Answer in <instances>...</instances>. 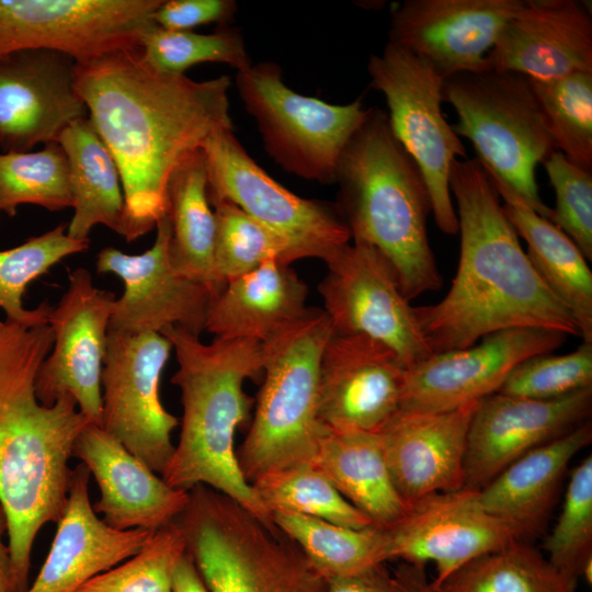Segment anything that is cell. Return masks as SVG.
Masks as SVG:
<instances>
[{"mask_svg": "<svg viewBox=\"0 0 592 592\" xmlns=\"http://www.w3.org/2000/svg\"><path fill=\"white\" fill-rule=\"evenodd\" d=\"M73 456L94 477L100 498L92 508L112 528L156 532L174 522L187 505L189 491L169 486L95 423L81 430Z\"/></svg>", "mask_w": 592, "mask_h": 592, "instance_id": "24", "label": "cell"}, {"mask_svg": "<svg viewBox=\"0 0 592 592\" xmlns=\"http://www.w3.org/2000/svg\"><path fill=\"white\" fill-rule=\"evenodd\" d=\"M334 183L339 186L335 206L351 240L384 254L409 301L441 288L426 229L432 214L429 190L394 134L387 112L367 109L340 156Z\"/></svg>", "mask_w": 592, "mask_h": 592, "instance_id": "4", "label": "cell"}, {"mask_svg": "<svg viewBox=\"0 0 592 592\" xmlns=\"http://www.w3.org/2000/svg\"><path fill=\"white\" fill-rule=\"evenodd\" d=\"M312 464L375 526L389 527L408 510L392 483L377 433L325 428Z\"/></svg>", "mask_w": 592, "mask_h": 592, "instance_id": "31", "label": "cell"}, {"mask_svg": "<svg viewBox=\"0 0 592 592\" xmlns=\"http://www.w3.org/2000/svg\"><path fill=\"white\" fill-rule=\"evenodd\" d=\"M166 202L171 225V264L181 275L204 285L213 300L225 283L215 269L216 223L207 195L202 149L191 153L173 170L166 189Z\"/></svg>", "mask_w": 592, "mask_h": 592, "instance_id": "32", "label": "cell"}, {"mask_svg": "<svg viewBox=\"0 0 592 592\" xmlns=\"http://www.w3.org/2000/svg\"><path fill=\"white\" fill-rule=\"evenodd\" d=\"M307 296L306 283L288 264L267 261L225 284L210 303L205 331L263 343L304 315Z\"/></svg>", "mask_w": 592, "mask_h": 592, "instance_id": "28", "label": "cell"}, {"mask_svg": "<svg viewBox=\"0 0 592 592\" xmlns=\"http://www.w3.org/2000/svg\"><path fill=\"white\" fill-rule=\"evenodd\" d=\"M228 76L196 81L151 67L138 46L77 61L75 87L122 179L125 240L166 214L173 170L215 132L232 128Z\"/></svg>", "mask_w": 592, "mask_h": 592, "instance_id": "1", "label": "cell"}, {"mask_svg": "<svg viewBox=\"0 0 592 592\" xmlns=\"http://www.w3.org/2000/svg\"><path fill=\"white\" fill-rule=\"evenodd\" d=\"M326 592H402L386 563L327 579Z\"/></svg>", "mask_w": 592, "mask_h": 592, "instance_id": "46", "label": "cell"}, {"mask_svg": "<svg viewBox=\"0 0 592 592\" xmlns=\"http://www.w3.org/2000/svg\"><path fill=\"white\" fill-rule=\"evenodd\" d=\"M77 60L54 49H22L0 57V151L27 152L57 141L88 117L75 87Z\"/></svg>", "mask_w": 592, "mask_h": 592, "instance_id": "21", "label": "cell"}, {"mask_svg": "<svg viewBox=\"0 0 592 592\" xmlns=\"http://www.w3.org/2000/svg\"><path fill=\"white\" fill-rule=\"evenodd\" d=\"M69 163L73 215L67 235L88 240L96 225L127 236L122 179L117 164L88 117L69 124L59 135Z\"/></svg>", "mask_w": 592, "mask_h": 592, "instance_id": "30", "label": "cell"}, {"mask_svg": "<svg viewBox=\"0 0 592 592\" xmlns=\"http://www.w3.org/2000/svg\"><path fill=\"white\" fill-rule=\"evenodd\" d=\"M138 47L155 69L184 75L190 67L205 61L224 62L237 71L251 65L241 32L228 25L212 34L167 30L152 24L141 35Z\"/></svg>", "mask_w": 592, "mask_h": 592, "instance_id": "40", "label": "cell"}, {"mask_svg": "<svg viewBox=\"0 0 592 592\" xmlns=\"http://www.w3.org/2000/svg\"><path fill=\"white\" fill-rule=\"evenodd\" d=\"M318 286L332 331L363 334L394 350L406 368L432 354L390 262L375 247L352 241L325 261Z\"/></svg>", "mask_w": 592, "mask_h": 592, "instance_id": "12", "label": "cell"}, {"mask_svg": "<svg viewBox=\"0 0 592 592\" xmlns=\"http://www.w3.org/2000/svg\"><path fill=\"white\" fill-rule=\"evenodd\" d=\"M443 101L457 114L453 130L471 143L483 169L550 220L536 168L556 148L530 78L493 69L455 73L444 79Z\"/></svg>", "mask_w": 592, "mask_h": 592, "instance_id": "8", "label": "cell"}, {"mask_svg": "<svg viewBox=\"0 0 592 592\" xmlns=\"http://www.w3.org/2000/svg\"><path fill=\"white\" fill-rule=\"evenodd\" d=\"M21 204L72 208L69 163L57 141L34 152L0 151V212L14 216Z\"/></svg>", "mask_w": 592, "mask_h": 592, "instance_id": "37", "label": "cell"}, {"mask_svg": "<svg viewBox=\"0 0 592 592\" xmlns=\"http://www.w3.org/2000/svg\"><path fill=\"white\" fill-rule=\"evenodd\" d=\"M236 87L267 155L283 170L334 183L340 156L367 114L361 100L338 105L303 95L284 83L273 61L237 71Z\"/></svg>", "mask_w": 592, "mask_h": 592, "instance_id": "9", "label": "cell"}, {"mask_svg": "<svg viewBox=\"0 0 592 592\" xmlns=\"http://www.w3.org/2000/svg\"><path fill=\"white\" fill-rule=\"evenodd\" d=\"M392 574L402 592H437L432 588L423 565L401 561Z\"/></svg>", "mask_w": 592, "mask_h": 592, "instance_id": "48", "label": "cell"}, {"mask_svg": "<svg viewBox=\"0 0 592 592\" xmlns=\"http://www.w3.org/2000/svg\"><path fill=\"white\" fill-rule=\"evenodd\" d=\"M367 72L371 87L385 96L394 134L422 172L436 226L456 235L449 174L466 149L442 112L444 78L426 60L388 42L371 55Z\"/></svg>", "mask_w": 592, "mask_h": 592, "instance_id": "10", "label": "cell"}, {"mask_svg": "<svg viewBox=\"0 0 592 592\" xmlns=\"http://www.w3.org/2000/svg\"><path fill=\"white\" fill-rule=\"evenodd\" d=\"M449 189L457 205L460 253L449 291L414 314L432 353L467 348L511 328L579 335L569 310L531 264L480 162L456 159Z\"/></svg>", "mask_w": 592, "mask_h": 592, "instance_id": "2", "label": "cell"}, {"mask_svg": "<svg viewBox=\"0 0 592 592\" xmlns=\"http://www.w3.org/2000/svg\"><path fill=\"white\" fill-rule=\"evenodd\" d=\"M384 530L391 559L434 563V590L471 560L523 540L512 523L483 508L478 490L465 487L417 500L400 520Z\"/></svg>", "mask_w": 592, "mask_h": 592, "instance_id": "16", "label": "cell"}, {"mask_svg": "<svg viewBox=\"0 0 592 592\" xmlns=\"http://www.w3.org/2000/svg\"><path fill=\"white\" fill-rule=\"evenodd\" d=\"M567 337L545 328H511L478 344L432 353L407 369L399 409L439 412L480 401L498 392L520 363L553 352Z\"/></svg>", "mask_w": 592, "mask_h": 592, "instance_id": "17", "label": "cell"}, {"mask_svg": "<svg viewBox=\"0 0 592 592\" xmlns=\"http://www.w3.org/2000/svg\"><path fill=\"white\" fill-rule=\"evenodd\" d=\"M209 203L227 201L278 232L301 258L329 259L351 242L335 204L304 198L270 177L247 152L232 128L212 134L203 144Z\"/></svg>", "mask_w": 592, "mask_h": 592, "instance_id": "11", "label": "cell"}, {"mask_svg": "<svg viewBox=\"0 0 592 592\" xmlns=\"http://www.w3.org/2000/svg\"><path fill=\"white\" fill-rule=\"evenodd\" d=\"M530 81L555 148L592 170V71Z\"/></svg>", "mask_w": 592, "mask_h": 592, "instance_id": "38", "label": "cell"}, {"mask_svg": "<svg viewBox=\"0 0 592 592\" xmlns=\"http://www.w3.org/2000/svg\"><path fill=\"white\" fill-rule=\"evenodd\" d=\"M478 402L439 412L399 409L377 432L392 483L408 506L465 487L467 437Z\"/></svg>", "mask_w": 592, "mask_h": 592, "instance_id": "23", "label": "cell"}, {"mask_svg": "<svg viewBox=\"0 0 592 592\" xmlns=\"http://www.w3.org/2000/svg\"><path fill=\"white\" fill-rule=\"evenodd\" d=\"M162 0H0V57L54 49L77 61L138 46Z\"/></svg>", "mask_w": 592, "mask_h": 592, "instance_id": "14", "label": "cell"}, {"mask_svg": "<svg viewBox=\"0 0 592 592\" xmlns=\"http://www.w3.org/2000/svg\"><path fill=\"white\" fill-rule=\"evenodd\" d=\"M90 476L82 463L73 469L66 510L50 549L23 592H76L96 574L136 555L152 535L145 530L118 531L106 525L90 502Z\"/></svg>", "mask_w": 592, "mask_h": 592, "instance_id": "26", "label": "cell"}, {"mask_svg": "<svg viewBox=\"0 0 592 592\" xmlns=\"http://www.w3.org/2000/svg\"><path fill=\"white\" fill-rule=\"evenodd\" d=\"M236 11L234 0H162L152 13V21L162 29L190 31L208 23L227 25Z\"/></svg>", "mask_w": 592, "mask_h": 592, "instance_id": "45", "label": "cell"}, {"mask_svg": "<svg viewBox=\"0 0 592 592\" xmlns=\"http://www.w3.org/2000/svg\"><path fill=\"white\" fill-rule=\"evenodd\" d=\"M186 550L177 520L153 532L125 561L96 574L76 592H172V572Z\"/></svg>", "mask_w": 592, "mask_h": 592, "instance_id": "42", "label": "cell"}, {"mask_svg": "<svg viewBox=\"0 0 592 592\" xmlns=\"http://www.w3.org/2000/svg\"><path fill=\"white\" fill-rule=\"evenodd\" d=\"M160 333L175 353L179 367L171 383L179 387L183 407L179 442L161 477L185 491L207 486L274 525L235 451L236 431L251 408L243 384L263 373L262 343L215 338L206 344L179 327Z\"/></svg>", "mask_w": 592, "mask_h": 592, "instance_id": "3", "label": "cell"}, {"mask_svg": "<svg viewBox=\"0 0 592 592\" xmlns=\"http://www.w3.org/2000/svg\"><path fill=\"white\" fill-rule=\"evenodd\" d=\"M487 69L551 79L592 71V20L574 0H523L486 57Z\"/></svg>", "mask_w": 592, "mask_h": 592, "instance_id": "25", "label": "cell"}, {"mask_svg": "<svg viewBox=\"0 0 592 592\" xmlns=\"http://www.w3.org/2000/svg\"><path fill=\"white\" fill-rule=\"evenodd\" d=\"M547 560L562 574L578 581L592 559V456L571 471L561 512L544 543Z\"/></svg>", "mask_w": 592, "mask_h": 592, "instance_id": "41", "label": "cell"}, {"mask_svg": "<svg viewBox=\"0 0 592 592\" xmlns=\"http://www.w3.org/2000/svg\"><path fill=\"white\" fill-rule=\"evenodd\" d=\"M212 206L216 223L215 269L225 284L267 261L289 265L303 259L289 240L235 204L223 201Z\"/></svg>", "mask_w": 592, "mask_h": 592, "instance_id": "39", "label": "cell"}, {"mask_svg": "<svg viewBox=\"0 0 592 592\" xmlns=\"http://www.w3.org/2000/svg\"><path fill=\"white\" fill-rule=\"evenodd\" d=\"M523 0H406L391 13L388 43L426 60L445 79L487 69L486 57Z\"/></svg>", "mask_w": 592, "mask_h": 592, "instance_id": "22", "label": "cell"}, {"mask_svg": "<svg viewBox=\"0 0 592 592\" xmlns=\"http://www.w3.org/2000/svg\"><path fill=\"white\" fill-rule=\"evenodd\" d=\"M578 581L559 572L532 544L515 540L451 574L437 592H576Z\"/></svg>", "mask_w": 592, "mask_h": 592, "instance_id": "34", "label": "cell"}, {"mask_svg": "<svg viewBox=\"0 0 592 592\" xmlns=\"http://www.w3.org/2000/svg\"><path fill=\"white\" fill-rule=\"evenodd\" d=\"M592 387V343L561 355L538 354L520 363L498 392L548 400Z\"/></svg>", "mask_w": 592, "mask_h": 592, "instance_id": "43", "label": "cell"}, {"mask_svg": "<svg viewBox=\"0 0 592 592\" xmlns=\"http://www.w3.org/2000/svg\"><path fill=\"white\" fill-rule=\"evenodd\" d=\"M4 535H8V523L0 506V592H16L10 548L4 543Z\"/></svg>", "mask_w": 592, "mask_h": 592, "instance_id": "49", "label": "cell"}, {"mask_svg": "<svg viewBox=\"0 0 592 592\" xmlns=\"http://www.w3.org/2000/svg\"><path fill=\"white\" fill-rule=\"evenodd\" d=\"M251 485L270 514L284 511L352 528L375 526L314 464L267 474Z\"/></svg>", "mask_w": 592, "mask_h": 592, "instance_id": "36", "label": "cell"}, {"mask_svg": "<svg viewBox=\"0 0 592 592\" xmlns=\"http://www.w3.org/2000/svg\"><path fill=\"white\" fill-rule=\"evenodd\" d=\"M271 520L326 580L391 560L387 533L378 526L352 528L284 511L272 512Z\"/></svg>", "mask_w": 592, "mask_h": 592, "instance_id": "33", "label": "cell"}, {"mask_svg": "<svg viewBox=\"0 0 592 592\" xmlns=\"http://www.w3.org/2000/svg\"><path fill=\"white\" fill-rule=\"evenodd\" d=\"M485 171L504 201L506 218L527 243L525 253L531 264L569 310L583 342L592 343V272L587 259L561 229L538 215L501 179Z\"/></svg>", "mask_w": 592, "mask_h": 592, "instance_id": "29", "label": "cell"}, {"mask_svg": "<svg viewBox=\"0 0 592 592\" xmlns=\"http://www.w3.org/2000/svg\"><path fill=\"white\" fill-rule=\"evenodd\" d=\"M153 244L140 254H127L113 247L98 253L96 271L115 274L124 283L109 331L160 333L168 327H179L200 337L205 331L212 295L204 285L172 266L167 214L158 219Z\"/></svg>", "mask_w": 592, "mask_h": 592, "instance_id": "18", "label": "cell"}, {"mask_svg": "<svg viewBox=\"0 0 592 592\" xmlns=\"http://www.w3.org/2000/svg\"><path fill=\"white\" fill-rule=\"evenodd\" d=\"M115 300L114 293L94 285L87 269L69 274L68 287L48 316L54 343L35 379L41 405L50 407L70 395L88 421L100 425L101 375Z\"/></svg>", "mask_w": 592, "mask_h": 592, "instance_id": "15", "label": "cell"}, {"mask_svg": "<svg viewBox=\"0 0 592 592\" xmlns=\"http://www.w3.org/2000/svg\"><path fill=\"white\" fill-rule=\"evenodd\" d=\"M406 373L383 342L332 331L319 364L320 423L333 431L379 432L400 408Z\"/></svg>", "mask_w": 592, "mask_h": 592, "instance_id": "19", "label": "cell"}, {"mask_svg": "<svg viewBox=\"0 0 592 592\" xmlns=\"http://www.w3.org/2000/svg\"><path fill=\"white\" fill-rule=\"evenodd\" d=\"M171 351L161 333L109 331L101 375L100 426L160 475L174 451L171 433L179 423L159 397Z\"/></svg>", "mask_w": 592, "mask_h": 592, "instance_id": "13", "label": "cell"}, {"mask_svg": "<svg viewBox=\"0 0 592 592\" xmlns=\"http://www.w3.org/2000/svg\"><path fill=\"white\" fill-rule=\"evenodd\" d=\"M331 333L323 309L308 307L262 343L264 379L237 452L250 483L314 463L325 431L318 417L319 364Z\"/></svg>", "mask_w": 592, "mask_h": 592, "instance_id": "6", "label": "cell"}, {"mask_svg": "<svg viewBox=\"0 0 592 592\" xmlns=\"http://www.w3.org/2000/svg\"><path fill=\"white\" fill-rule=\"evenodd\" d=\"M556 194L550 221L592 260V170L554 150L542 162Z\"/></svg>", "mask_w": 592, "mask_h": 592, "instance_id": "44", "label": "cell"}, {"mask_svg": "<svg viewBox=\"0 0 592 592\" xmlns=\"http://www.w3.org/2000/svg\"><path fill=\"white\" fill-rule=\"evenodd\" d=\"M592 387L538 400L494 392L473 414L465 456V488L481 490L530 451L590 420Z\"/></svg>", "mask_w": 592, "mask_h": 592, "instance_id": "20", "label": "cell"}, {"mask_svg": "<svg viewBox=\"0 0 592 592\" xmlns=\"http://www.w3.org/2000/svg\"><path fill=\"white\" fill-rule=\"evenodd\" d=\"M172 592H210L187 550L179 558L173 568Z\"/></svg>", "mask_w": 592, "mask_h": 592, "instance_id": "47", "label": "cell"}, {"mask_svg": "<svg viewBox=\"0 0 592 592\" xmlns=\"http://www.w3.org/2000/svg\"><path fill=\"white\" fill-rule=\"evenodd\" d=\"M179 525L210 592H326L327 580L274 525L229 497H195Z\"/></svg>", "mask_w": 592, "mask_h": 592, "instance_id": "7", "label": "cell"}, {"mask_svg": "<svg viewBox=\"0 0 592 592\" xmlns=\"http://www.w3.org/2000/svg\"><path fill=\"white\" fill-rule=\"evenodd\" d=\"M592 442V423L540 445L479 491L483 508L512 523L527 542L539 536L556 505L570 460Z\"/></svg>", "mask_w": 592, "mask_h": 592, "instance_id": "27", "label": "cell"}, {"mask_svg": "<svg viewBox=\"0 0 592 592\" xmlns=\"http://www.w3.org/2000/svg\"><path fill=\"white\" fill-rule=\"evenodd\" d=\"M90 239L77 240L67 235V225L53 229L23 243L0 251V308L7 320L24 327L47 325L52 306L24 307L23 296L31 282L48 272L62 259L88 250Z\"/></svg>", "mask_w": 592, "mask_h": 592, "instance_id": "35", "label": "cell"}, {"mask_svg": "<svg viewBox=\"0 0 592 592\" xmlns=\"http://www.w3.org/2000/svg\"><path fill=\"white\" fill-rule=\"evenodd\" d=\"M88 423L70 395L47 407L31 391L0 411V506L16 592L29 587L38 531L64 515L73 477L69 459Z\"/></svg>", "mask_w": 592, "mask_h": 592, "instance_id": "5", "label": "cell"}]
</instances>
